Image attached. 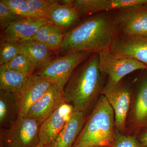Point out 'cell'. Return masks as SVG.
Wrapping results in <instances>:
<instances>
[{"label":"cell","mask_w":147,"mask_h":147,"mask_svg":"<svg viewBox=\"0 0 147 147\" xmlns=\"http://www.w3.org/2000/svg\"><path fill=\"white\" fill-rule=\"evenodd\" d=\"M118 34L111 11L96 13L66 32L58 53L74 51L98 53L110 48Z\"/></svg>","instance_id":"obj_1"},{"label":"cell","mask_w":147,"mask_h":147,"mask_svg":"<svg viewBox=\"0 0 147 147\" xmlns=\"http://www.w3.org/2000/svg\"><path fill=\"white\" fill-rule=\"evenodd\" d=\"M98 64V53L90 57L74 71L63 88L65 101L74 111L87 115L102 93L103 77Z\"/></svg>","instance_id":"obj_2"},{"label":"cell","mask_w":147,"mask_h":147,"mask_svg":"<svg viewBox=\"0 0 147 147\" xmlns=\"http://www.w3.org/2000/svg\"><path fill=\"white\" fill-rule=\"evenodd\" d=\"M115 113L101 94L73 147H112L115 137Z\"/></svg>","instance_id":"obj_3"},{"label":"cell","mask_w":147,"mask_h":147,"mask_svg":"<svg viewBox=\"0 0 147 147\" xmlns=\"http://www.w3.org/2000/svg\"><path fill=\"white\" fill-rule=\"evenodd\" d=\"M92 53L74 51L51 58L37 67L34 74L46 78L64 88L74 71Z\"/></svg>","instance_id":"obj_4"},{"label":"cell","mask_w":147,"mask_h":147,"mask_svg":"<svg viewBox=\"0 0 147 147\" xmlns=\"http://www.w3.org/2000/svg\"><path fill=\"white\" fill-rule=\"evenodd\" d=\"M40 125L33 119L17 118L1 133V147H36Z\"/></svg>","instance_id":"obj_5"},{"label":"cell","mask_w":147,"mask_h":147,"mask_svg":"<svg viewBox=\"0 0 147 147\" xmlns=\"http://www.w3.org/2000/svg\"><path fill=\"white\" fill-rule=\"evenodd\" d=\"M100 72L108 77L107 82L117 84L124 76L137 70L147 69L144 64L131 58L118 57L113 54L110 48L98 53Z\"/></svg>","instance_id":"obj_6"},{"label":"cell","mask_w":147,"mask_h":147,"mask_svg":"<svg viewBox=\"0 0 147 147\" xmlns=\"http://www.w3.org/2000/svg\"><path fill=\"white\" fill-rule=\"evenodd\" d=\"M101 94L105 96L114 110L116 128L123 131L131 104L132 91L130 86L121 81L114 84L107 82Z\"/></svg>","instance_id":"obj_7"},{"label":"cell","mask_w":147,"mask_h":147,"mask_svg":"<svg viewBox=\"0 0 147 147\" xmlns=\"http://www.w3.org/2000/svg\"><path fill=\"white\" fill-rule=\"evenodd\" d=\"M111 12L118 34L147 36V7H134Z\"/></svg>","instance_id":"obj_8"},{"label":"cell","mask_w":147,"mask_h":147,"mask_svg":"<svg viewBox=\"0 0 147 147\" xmlns=\"http://www.w3.org/2000/svg\"><path fill=\"white\" fill-rule=\"evenodd\" d=\"M54 83L33 74L19 90L14 94L18 111V118L26 117L29 109L42 97Z\"/></svg>","instance_id":"obj_9"},{"label":"cell","mask_w":147,"mask_h":147,"mask_svg":"<svg viewBox=\"0 0 147 147\" xmlns=\"http://www.w3.org/2000/svg\"><path fill=\"white\" fill-rule=\"evenodd\" d=\"M73 107L64 101L55 112L40 125V144L51 147L59 134L71 118Z\"/></svg>","instance_id":"obj_10"},{"label":"cell","mask_w":147,"mask_h":147,"mask_svg":"<svg viewBox=\"0 0 147 147\" xmlns=\"http://www.w3.org/2000/svg\"><path fill=\"white\" fill-rule=\"evenodd\" d=\"M110 49L117 57L134 59L147 67V36L118 34Z\"/></svg>","instance_id":"obj_11"},{"label":"cell","mask_w":147,"mask_h":147,"mask_svg":"<svg viewBox=\"0 0 147 147\" xmlns=\"http://www.w3.org/2000/svg\"><path fill=\"white\" fill-rule=\"evenodd\" d=\"M146 2V0H75L73 1L72 5L81 17L144 6Z\"/></svg>","instance_id":"obj_12"},{"label":"cell","mask_w":147,"mask_h":147,"mask_svg":"<svg viewBox=\"0 0 147 147\" xmlns=\"http://www.w3.org/2000/svg\"><path fill=\"white\" fill-rule=\"evenodd\" d=\"M64 101L63 88L54 84L42 97L32 105L27 117L36 121L40 125Z\"/></svg>","instance_id":"obj_13"},{"label":"cell","mask_w":147,"mask_h":147,"mask_svg":"<svg viewBox=\"0 0 147 147\" xmlns=\"http://www.w3.org/2000/svg\"><path fill=\"white\" fill-rule=\"evenodd\" d=\"M47 24H48L45 19L21 18L2 31L1 39L19 42L31 39L41 27Z\"/></svg>","instance_id":"obj_14"},{"label":"cell","mask_w":147,"mask_h":147,"mask_svg":"<svg viewBox=\"0 0 147 147\" xmlns=\"http://www.w3.org/2000/svg\"><path fill=\"white\" fill-rule=\"evenodd\" d=\"M80 16L72 5H61L55 1H50V11L47 24L65 32L79 23Z\"/></svg>","instance_id":"obj_15"},{"label":"cell","mask_w":147,"mask_h":147,"mask_svg":"<svg viewBox=\"0 0 147 147\" xmlns=\"http://www.w3.org/2000/svg\"><path fill=\"white\" fill-rule=\"evenodd\" d=\"M86 123L84 113L74 111L70 119L51 147H73Z\"/></svg>","instance_id":"obj_16"},{"label":"cell","mask_w":147,"mask_h":147,"mask_svg":"<svg viewBox=\"0 0 147 147\" xmlns=\"http://www.w3.org/2000/svg\"><path fill=\"white\" fill-rule=\"evenodd\" d=\"M131 110V120L135 126L147 125V75L138 85Z\"/></svg>","instance_id":"obj_17"},{"label":"cell","mask_w":147,"mask_h":147,"mask_svg":"<svg viewBox=\"0 0 147 147\" xmlns=\"http://www.w3.org/2000/svg\"><path fill=\"white\" fill-rule=\"evenodd\" d=\"M21 54L25 55L36 68L51 58L56 54L47 45L32 39L18 42Z\"/></svg>","instance_id":"obj_18"},{"label":"cell","mask_w":147,"mask_h":147,"mask_svg":"<svg viewBox=\"0 0 147 147\" xmlns=\"http://www.w3.org/2000/svg\"><path fill=\"white\" fill-rule=\"evenodd\" d=\"M18 111L13 93L0 90V124L8 127L18 118Z\"/></svg>","instance_id":"obj_19"},{"label":"cell","mask_w":147,"mask_h":147,"mask_svg":"<svg viewBox=\"0 0 147 147\" xmlns=\"http://www.w3.org/2000/svg\"><path fill=\"white\" fill-rule=\"evenodd\" d=\"M30 76L0 66V90L15 94L21 88Z\"/></svg>","instance_id":"obj_20"},{"label":"cell","mask_w":147,"mask_h":147,"mask_svg":"<svg viewBox=\"0 0 147 147\" xmlns=\"http://www.w3.org/2000/svg\"><path fill=\"white\" fill-rule=\"evenodd\" d=\"M7 68L28 76L34 73L36 67L25 55L20 54L8 63L3 65Z\"/></svg>","instance_id":"obj_21"},{"label":"cell","mask_w":147,"mask_h":147,"mask_svg":"<svg viewBox=\"0 0 147 147\" xmlns=\"http://www.w3.org/2000/svg\"><path fill=\"white\" fill-rule=\"evenodd\" d=\"M31 18L45 19L47 21L50 11V1L26 0Z\"/></svg>","instance_id":"obj_22"},{"label":"cell","mask_w":147,"mask_h":147,"mask_svg":"<svg viewBox=\"0 0 147 147\" xmlns=\"http://www.w3.org/2000/svg\"><path fill=\"white\" fill-rule=\"evenodd\" d=\"M21 54L18 42L7 41L1 39L0 65L5 64Z\"/></svg>","instance_id":"obj_23"},{"label":"cell","mask_w":147,"mask_h":147,"mask_svg":"<svg viewBox=\"0 0 147 147\" xmlns=\"http://www.w3.org/2000/svg\"><path fill=\"white\" fill-rule=\"evenodd\" d=\"M16 16L21 18H30L28 5L26 0H2Z\"/></svg>","instance_id":"obj_24"},{"label":"cell","mask_w":147,"mask_h":147,"mask_svg":"<svg viewBox=\"0 0 147 147\" xmlns=\"http://www.w3.org/2000/svg\"><path fill=\"white\" fill-rule=\"evenodd\" d=\"M120 131L116 128L115 140L112 147H143L136 137L123 135Z\"/></svg>","instance_id":"obj_25"},{"label":"cell","mask_w":147,"mask_h":147,"mask_svg":"<svg viewBox=\"0 0 147 147\" xmlns=\"http://www.w3.org/2000/svg\"><path fill=\"white\" fill-rule=\"evenodd\" d=\"M21 18H21L13 14L2 1H0V26L2 31L10 24Z\"/></svg>","instance_id":"obj_26"},{"label":"cell","mask_w":147,"mask_h":147,"mask_svg":"<svg viewBox=\"0 0 147 147\" xmlns=\"http://www.w3.org/2000/svg\"><path fill=\"white\" fill-rule=\"evenodd\" d=\"M65 33L62 30L55 27L49 37L46 45L56 54L59 53Z\"/></svg>","instance_id":"obj_27"},{"label":"cell","mask_w":147,"mask_h":147,"mask_svg":"<svg viewBox=\"0 0 147 147\" xmlns=\"http://www.w3.org/2000/svg\"><path fill=\"white\" fill-rule=\"evenodd\" d=\"M55 27L49 24L42 26L32 38V39L46 45L50 34L53 32Z\"/></svg>","instance_id":"obj_28"},{"label":"cell","mask_w":147,"mask_h":147,"mask_svg":"<svg viewBox=\"0 0 147 147\" xmlns=\"http://www.w3.org/2000/svg\"><path fill=\"white\" fill-rule=\"evenodd\" d=\"M138 140L143 147H147V131L141 134Z\"/></svg>","instance_id":"obj_29"},{"label":"cell","mask_w":147,"mask_h":147,"mask_svg":"<svg viewBox=\"0 0 147 147\" xmlns=\"http://www.w3.org/2000/svg\"><path fill=\"white\" fill-rule=\"evenodd\" d=\"M36 147H43L42 146V145L40 144V143H39V144H38V146H37Z\"/></svg>","instance_id":"obj_30"},{"label":"cell","mask_w":147,"mask_h":147,"mask_svg":"<svg viewBox=\"0 0 147 147\" xmlns=\"http://www.w3.org/2000/svg\"><path fill=\"white\" fill-rule=\"evenodd\" d=\"M144 6H145L147 7V0H146V4H145V5Z\"/></svg>","instance_id":"obj_31"},{"label":"cell","mask_w":147,"mask_h":147,"mask_svg":"<svg viewBox=\"0 0 147 147\" xmlns=\"http://www.w3.org/2000/svg\"><path fill=\"white\" fill-rule=\"evenodd\" d=\"M109 147L108 146H100V147Z\"/></svg>","instance_id":"obj_32"}]
</instances>
